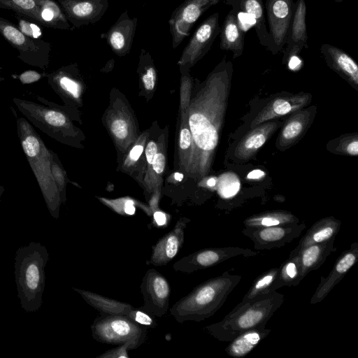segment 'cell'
Returning <instances> with one entry per match:
<instances>
[{"label": "cell", "instance_id": "1", "mask_svg": "<svg viewBox=\"0 0 358 358\" xmlns=\"http://www.w3.org/2000/svg\"><path fill=\"white\" fill-rule=\"evenodd\" d=\"M232 64L224 59L210 74L205 87L189 118L192 138L199 152L201 173L210 166L216 149L227 106Z\"/></svg>", "mask_w": 358, "mask_h": 358}, {"label": "cell", "instance_id": "2", "mask_svg": "<svg viewBox=\"0 0 358 358\" xmlns=\"http://www.w3.org/2000/svg\"><path fill=\"white\" fill-rule=\"evenodd\" d=\"M241 278V275L225 271L207 280L176 302L170 308L171 315L179 323L208 319L224 305Z\"/></svg>", "mask_w": 358, "mask_h": 358}, {"label": "cell", "instance_id": "3", "mask_svg": "<svg viewBox=\"0 0 358 358\" xmlns=\"http://www.w3.org/2000/svg\"><path fill=\"white\" fill-rule=\"evenodd\" d=\"M284 302V295L274 291L237 304L220 322L204 327L211 336L230 342L240 334L252 329H264L266 323Z\"/></svg>", "mask_w": 358, "mask_h": 358}, {"label": "cell", "instance_id": "4", "mask_svg": "<svg viewBox=\"0 0 358 358\" xmlns=\"http://www.w3.org/2000/svg\"><path fill=\"white\" fill-rule=\"evenodd\" d=\"M49 259L47 248L31 241L20 247L15 255V281L21 307L27 313L38 310L43 303L45 266Z\"/></svg>", "mask_w": 358, "mask_h": 358}, {"label": "cell", "instance_id": "5", "mask_svg": "<svg viewBox=\"0 0 358 358\" xmlns=\"http://www.w3.org/2000/svg\"><path fill=\"white\" fill-rule=\"evenodd\" d=\"M16 126L22 149L37 180L47 208L52 217L57 219L62 201L51 173L50 150L25 117H17Z\"/></svg>", "mask_w": 358, "mask_h": 358}, {"label": "cell", "instance_id": "6", "mask_svg": "<svg viewBox=\"0 0 358 358\" xmlns=\"http://www.w3.org/2000/svg\"><path fill=\"white\" fill-rule=\"evenodd\" d=\"M90 327L92 337L97 342L118 345L130 343L136 349L145 342L148 329L122 315L100 314Z\"/></svg>", "mask_w": 358, "mask_h": 358}, {"label": "cell", "instance_id": "7", "mask_svg": "<svg viewBox=\"0 0 358 358\" xmlns=\"http://www.w3.org/2000/svg\"><path fill=\"white\" fill-rule=\"evenodd\" d=\"M0 34L18 51L17 57L24 63L42 70L48 69L52 49L49 42L25 35L17 25L1 16Z\"/></svg>", "mask_w": 358, "mask_h": 358}, {"label": "cell", "instance_id": "8", "mask_svg": "<svg viewBox=\"0 0 358 358\" xmlns=\"http://www.w3.org/2000/svg\"><path fill=\"white\" fill-rule=\"evenodd\" d=\"M258 253L250 249L237 246L208 248L182 257L173 264V268L176 271L192 273L210 268L231 258L238 256L251 257Z\"/></svg>", "mask_w": 358, "mask_h": 358}, {"label": "cell", "instance_id": "9", "mask_svg": "<svg viewBox=\"0 0 358 358\" xmlns=\"http://www.w3.org/2000/svg\"><path fill=\"white\" fill-rule=\"evenodd\" d=\"M222 0H185L169 20L172 47L176 48L189 35L195 22L210 7Z\"/></svg>", "mask_w": 358, "mask_h": 358}, {"label": "cell", "instance_id": "10", "mask_svg": "<svg viewBox=\"0 0 358 358\" xmlns=\"http://www.w3.org/2000/svg\"><path fill=\"white\" fill-rule=\"evenodd\" d=\"M144 304L140 308L161 317L169 308L171 286L167 279L155 268L148 269L141 284Z\"/></svg>", "mask_w": 358, "mask_h": 358}, {"label": "cell", "instance_id": "11", "mask_svg": "<svg viewBox=\"0 0 358 358\" xmlns=\"http://www.w3.org/2000/svg\"><path fill=\"white\" fill-rule=\"evenodd\" d=\"M306 228L304 222H299L262 228L245 227L242 234L253 242L255 250H271L292 242Z\"/></svg>", "mask_w": 358, "mask_h": 358}, {"label": "cell", "instance_id": "12", "mask_svg": "<svg viewBox=\"0 0 358 358\" xmlns=\"http://www.w3.org/2000/svg\"><path fill=\"white\" fill-rule=\"evenodd\" d=\"M220 29V14L215 13L196 29L185 47L178 63L190 66L201 59L211 48Z\"/></svg>", "mask_w": 358, "mask_h": 358}, {"label": "cell", "instance_id": "13", "mask_svg": "<svg viewBox=\"0 0 358 358\" xmlns=\"http://www.w3.org/2000/svg\"><path fill=\"white\" fill-rule=\"evenodd\" d=\"M293 0H266L265 8L275 55L286 43L289 27L294 15Z\"/></svg>", "mask_w": 358, "mask_h": 358}, {"label": "cell", "instance_id": "14", "mask_svg": "<svg viewBox=\"0 0 358 358\" xmlns=\"http://www.w3.org/2000/svg\"><path fill=\"white\" fill-rule=\"evenodd\" d=\"M69 22L80 28L97 22L109 6V0H57Z\"/></svg>", "mask_w": 358, "mask_h": 358}, {"label": "cell", "instance_id": "15", "mask_svg": "<svg viewBox=\"0 0 358 358\" xmlns=\"http://www.w3.org/2000/svg\"><path fill=\"white\" fill-rule=\"evenodd\" d=\"M190 220L182 217L178 220L173 228L161 237L152 246V254L148 264L155 266L168 264L182 248L185 230Z\"/></svg>", "mask_w": 358, "mask_h": 358}, {"label": "cell", "instance_id": "16", "mask_svg": "<svg viewBox=\"0 0 358 358\" xmlns=\"http://www.w3.org/2000/svg\"><path fill=\"white\" fill-rule=\"evenodd\" d=\"M357 259L358 243L355 242L339 256L329 275L326 278L321 276L320 282L311 297L310 304L321 302L352 268Z\"/></svg>", "mask_w": 358, "mask_h": 358}, {"label": "cell", "instance_id": "17", "mask_svg": "<svg viewBox=\"0 0 358 358\" xmlns=\"http://www.w3.org/2000/svg\"><path fill=\"white\" fill-rule=\"evenodd\" d=\"M137 24L138 18H131L126 10L108 31L102 35L115 54L124 56L129 53L132 47Z\"/></svg>", "mask_w": 358, "mask_h": 358}, {"label": "cell", "instance_id": "18", "mask_svg": "<svg viewBox=\"0 0 358 358\" xmlns=\"http://www.w3.org/2000/svg\"><path fill=\"white\" fill-rule=\"evenodd\" d=\"M306 13L305 1L298 0L295 3L294 15L287 33L283 62H287L299 55L303 48H308Z\"/></svg>", "mask_w": 358, "mask_h": 358}, {"label": "cell", "instance_id": "19", "mask_svg": "<svg viewBox=\"0 0 358 358\" xmlns=\"http://www.w3.org/2000/svg\"><path fill=\"white\" fill-rule=\"evenodd\" d=\"M236 13L247 15L257 33L260 44L273 52V44L266 26L263 0H223Z\"/></svg>", "mask_w": 358, "mask_h": 358}, {"label": "cell", "instance_id": "20", "mask_svg": "<svg viewBox=\"0 0 358 358\" xmlns=\"http://www.w3.org/2000/svg\"><path fill=\"white\" fill-rule=\"evenodd\" d=\"M311 99V95L307 93L274 99L255 117L251 123V127L253 128L268 120L296 112L308 105Z\"/></svg>", "mask_w": 358, "mask_h": 358}, {"label": "cell", "instance_id": "21", "mask_svg": "<svg viewBox=\"0 0 358 358\" xmlns=\"http://www.w3.org/2000/svg\"><path fill=\"white\" fill-rule=\"evenodd\" d=\"M320 50L328 66L357 90L358 65L353 58L331 44L324 43Z\"/></svg>", "mask_w": 358, "mask_h": 358}, {"label": "cell", "instance_id": "22", "mask_svg": "<svg viewBox=\"0 0 358 358\" xmlns=\"http://www.w3.org/2000/svg\"><path fill=\"white\" fill-rule=\"evenodd\" d=\"M281 123L279 121L265 122L255 127L238 143L234 156L241 161H248L275 133Z\"/></svg>", "mask_w": 358, "mask_h": 358}, {"label": "cell", "instance_id": "23", "mask_svg": "<svg viewBox=\"0 0 358 358\" xmlns=\"http://www.w3.org/2000/svg\"><path fill=\"white\" fill-rule=\"evenodd\" d=\"M315 111V106L300 109L286 121L277 139L278 149H287L302 138L313 121Z\"/></svg>", "mask_w": 358, "mask_h": 358}, {"label": "cell", "instance_id": "24", "mask_svg": "<svg viewBox=\"0 0 358 358\" xmlns=\"http://www.w3.org/2000/svg\"><path fill=\"white\" fill-rule=\"evenodd\" d=\"M219 34L220 47L222 50L231 51L234 58L242 55L245 34L238 15L233 9L227 15Z\"/></svg>", "mask_w": 358, "mask_h": 358}, {"label": "cell", "instance_id": "25", "mask_svg": "<svg viewBox=\"0 0 358 358\" xmlns=\"http://www.w3.org/2000/svg\"><path fill=\"white\" fill-rule=\"evenodd\" d=\"M335 238L308 245L296 253L298 256L301 280L310 272L318 269L324 263L329 255L336 250V248L334 245Z\"/></svg>", "mask_w": 358, "mask_h": 358}, {"label": "cell", "instance_id": "26", "mask_svg": "<svg viewBox=\"0 0 358 358\" xmlns=\"http://www.w3.org/2000/svg\"><path fill=\"white\" fill-rule=\"evenodd\" d=\"M341 227V222L333 216L319 220L307 230L290 254H296L305 247L324 243L336 238Z\"/></svg>", "mask_w": 358, "mask_h": 358}, {"label": "cell", "instance_id": "27", "mask_svg": "<svg viewBox=\"0 0 358 358\" xmlns=\"http://www.w3.org/2000/svg\"><path fill=\"white\" fill-rule=\"evenodd\" d=\"M74 65L64 66L55 71L45 73V78L50 86L62 97L67 96L78 99L81 92V85L74 78Z\"/></svg>", "mask_w": 358, "mask_h": 358}, {"label": "cell", "instance_id": "28", "mask_svg": "<svg viewBox=\"0 0 358 358\" xmlns=\"http://www.w3.org/2000/svg\"><path fill=\"white\" fill-rule=\"evenodd\" d=\"M73 289L82 296L87 304L98 310L101 315H127L134 308L128 303L117 301L94 292L75 287Z\"/></svg>", "mask_w": 358, "mask_h": 358}, {"label": "cell", "instance_id": "29", "mask_svg": "<svg viewBox=\"0 0 358 358\" xmlns=\"http://www.w3.org/2000/svg\"><path fill=\"white\" fill-rule=\"evenodd\" d=\"M271 331V329L265 328L245 331L230 341L224 350L231 357H244L253 350Z\"/></svg>", "mask_w": 358, "mask_h": 358}, {"label": "cell", "instance_id": "30", "mask_svg": "<svg viewBox=\"0 0 358 358\" xmlns=\"http://www.w3.org/2000/svg\"><path fill=\"white\" fill-rule=\"evenodd\" d=\"M38 24L53 29H71L60 5L55 0H38Z\"/></svg>", "mask_w": 358, "mask_h": 358}, {"label": "cell", "instance_id": "31", "mask_svg": "<svg viewBox=\"0 0 358 358\" xmlns=\"http://www.w3.org/2000/svg\"><path fill=\"white\" fill-rule=\"evenodd\" d=\"M299 222V218L292 213L278 210L253 215L246 218L243 224L245 227L262 228Z\"/></svg>", "mask_w": 358, "mask_h": 358}, {"label": "cell", "instance_id": "32", "mask_svg": "<svg viewBox=\"0 0 358 358\" xmlns=\"http://www.w3.org/2000/svg\"><path fill=\"white\" fill-rule=\"evenodd\" d=\"M301 281L298 256L296 254H289L288 258L279 266L278 274L271 292L285 286H297Z\"/></svg>", "mask_w": 358, "mask_h": 358}, {"label": "cell", "instance_id": "33", "mask_svg": "<svg viewBox=\"0 0 358 358\" xmlns=\"http://www.w3.org/2000/svg\"><path fill=\"white\" fill-rule=\"evenodd\" d=\"M278 271L279 267H274L259 275L238 304H243L259 295L273 292L271 287L276 280Z\"/></svg>", "mask_w": 358, "mask_h": 358}, {"label": "cell", "instance_id": "34", "mask_svg": "<svg viewBox=\"0 0 358 358\" xmlns=\"http://www.w3.org/2000/svg\"><path fill=\"white\" fill-rule=\"evenodd\" d=\"M38 0H0V8L12 10L38 24Z\"/></svg>", "mask_w": 358, "mask_h": 358}, {"label": "cell", "instance_id": "35", "mask_svg": "<svg viewBox=\"0 0 358 358\" xmlns=\"http://www.w3.org/2000/svg\"><path fill=\"white\" fill-rule=\"evenodd\" d=\"M50 169L52 178L59 192L62 202L65 201L64 198V184L65 173L59 163L57 155L50 150Z\"/></svg>", "mask_w": 358, "mask_h": 358}, {"label": "cell", "instance_id": "36", "mask_svg": "<svg viewBox=\"0 0 358 358\" xmlns=\"http://www.w3.org/2000/svg\"><path fill=\"white\" fill-rule=\"evenodd\" d=\"M240 180L234 173H227L220 178L219 184L220 194L224 197H229L238 192L240 188Z\"/></svg>", "mask_w": 358, "mask_h": 358}, {"label": "cell", "instance_id": "37", "mask_svg": "<svg viewBox=\"0 0 358 358\" xmlns=\"http://www.w3.org/2000/svg\"><path fill=\"white\" fill-rule=\"evenodd\" d=\"M127 316L135 322L148 328H155L157 325L154 315L141 310V308L136 309L134 308L127 315Z\"/></svg>", "mask_w": 358, "mask_h": 358}, {"label": "cell", "instance_id": "38", "mask_svg": "<svg viewBox=\"0 0 358 358\" xmlns=\"http://www.w3.org/2000/svg\"><path fill=\"white\" fill-rule=\"evenodd\" d=\"M337 149L346 155L357 156L358 155V137L357 134H351L342 138L338 142Z\"/></svg>", "mask_w": 358, "mask_h": 358}, {"label": "cell", "instance_id": "39", "mask_svg": "<svg viewBox=\"0 0 358 358\" xmlns=\"http://www.w3.org/2000/svg\"><path fill=\"white\" fill-rule=\"evenodd\" d=\"M136 349L135 346L130 343H126L119 345L115 348L110 349L101 355H99V358H128L129 355L127 351L129 350Z\"/></svg>", "mask_w": 358, "mask_h": 358}, {"label": "cell", "instance_id": "40", "mask_svg": "<svg viewBox=\"0 0 358 358\" xmlns=\"http://www.w3.org/2000/svg\"><path fill=\"white\" fill-rule=\"evenodd\" d=\"M17 17L19 20L18 27L25 35L31 38H40L41 32L36 24L28 22L23 19H20L19 16Z\"/></svg>", "mask_w": 358, "mask_h": 358}, {"label": "cell", "instance_id": "41", "mask_svg": "<svg viewBox=\"0 0 358 358\" xmlns=\"http://www.w3.org/2000/svg\"><path fill=\"white\" fill-rule=\"evenodd\" d=\"M45 72L39 73L34 70H27L17 75V78L23 85L31 84L40 80L45 77Z\"/></svg>", "mask_w": 358, "mask_h": 358}, {"label": "cell", "instance_id": "42", "mask_svg": "<svg viewBox=\"0 0 358 358\" xmlns=\"http://www.w3.org/2000/svg\"><path fill=\"white\" fill-rule=\"evenodd\" d=\"M113 133L119 138H124L128 134V126L124 120H116L111 125Z\"/></svg>", "mask_w": 358, "mask_h": 358}, {"label": "cell", "instance_id": "43", "mask_svg": "<svg viewBox=\"0 0 358 358\" xmlns=\"http://www.w3.org/2000/svg\"><path fill=\"white\" fill-rule=\"evenodd\" d=\"M192 134L189 129L185 128L181 130L180 134V147L181 149L189 148L192 143Z\"/></svg>", "mask_w": 358, "mask_h": 358}, {"label": "cell", "instance_id": "44", "mask_svg": "<svg viewBox=\"0 0 358 358\" xmlns=\"http://www.w3.org/2000/svg\"><path fill=\"white\" fill-rule=\"evenodd\" d=\"M152 164L157 173L163 172L165 166V157L163 154L157 153Z\"/></svg>", "mask_w": 358, "mask_h": 358}, {"label": "cell", "instance_id": "45", "mask_svg": "<svg viewBox=\"0 0 358 358\" xmlns=\"http://www.w3.org/2000/svg\"><path fill=\"white\" fill-rule=\"evenodd\" d=\"M153 222L157 227H164L168 224L166 215L160 210L155 211L153 214Z\"/></svg>", "mask_w": 358, "mask_h": 358}, {"label": "cell", "instance_id": "46", "mask_svg": "<svg viewBox=\"0 0 358 358\" xmlns=\"http://www.w3.org/2000/svg\"><path fill=\"white\" fill-rule=\"evenodd\" d=\"M157 145L154 142L151 141L148 144L145 150V155L147 161L149 164H152L154 158L157 153Z\"/></svg>", "mask_w": 358, "mask_h": 358}, {"label": "cell", "instance_id": "47", "mask_svg": "<svg viewBox=\"0 0 358 358\" xmlns=\"http://www.w3.org/2000/svg\"><path fill=\"white\" fill-rule=\"evenodd\" d=\"M122 211L126 215H134L136 212V208L134 206V201L131 199L127 200L124 204Z\"/></svg>", "mask_w": 358, "mask_h": 358}, {"label": "cell", "instance_id": "48", "mask_svg": "<svg viewBox=\"0 0 358 358\" xmlns=\"http://www.w3.org/2000/svg\"><path fill=\"white\" fill-rule=\"evenodd\" d=\"M143 148L141 145H136L130 152V157L133 160H137L142 154Z\"/></svg>", "mask_w": 358, "mask_h": 358}, {"label": "cell", "instance_id": "49", "mask_svg": "<svg viewBox=\"0 0 358 358\" xmlns=\"http://www.w3.org/2000/svg\"><path fill=\"white\" fill-rule=\"evenodd\" d=\"M264 175H265V173L264 171H262V170H259V169H256V170H254V171L250 172L248 174L247 178L248 179H259V178L263 177Z\"/></svg>", "mask_w": 358, "mask_h": 358}, {"label": "cell", "instance_id": "50", "mask_svg": "<svg viewBox=\"0 0 358 358\" xmlns=\"http://www.w3.org/2000/svg\"><path fill=\"white\" fill-rule=\"evenodd\" d=\"M217 181H216V179L214 178H210L208 181H207V185L210 187H213L214 185H215Z\"/></svg>", "mask_w": 358, "mask_h": 358}, {"label": "cell", "instance_id": "51", "mask_svg": "<svg viewBox=\"0 0 358 358\" xmlns=\"http://www.w3.org/2000/svg\"><path fill=\"white\" fill-rule=\"evenodd\" d=\"M174 178L178 181H181L183 179V174L180 173H176L174 174Z\"/></svg>", "mask_w": 358, "mask_h": 358}, {"label": "cell", "instance_id": "52", "mask_svg": "<svg viewBox=\"0 0 358 358\" xmlns=\"http://www.w3.org/2000/svg\"><path fill=\"white\" fill-rule=\"evenodd\" d=\"M5 191V187L3 185H0V203L1 201V196Z\"/></svg>", "mask_w": 358, "mask_h": 358}, {"label": "cell", "instance_id": "53", "mask_svg": "<svg viewBox=\"0 0 358 358\" xmlns=\"http://www.w3.org/2000/svg\"><path fill=\"white\" fill-rule=\"evenodd\" d=\"M5 80V78L0 75V82H2V81H4Z\"/></svg>", "mask_w": 358, "mask_h": 358}, {"label": "cell", "instance_id": "54", "mask_svg": "<svg viewBox=\"0 0 358 358\" xmlns=\"http://www.w3.org/2000/svg\"><path fill=\"white\" fill-rule=\"evenodd\" d=\"M334 1L337 3H341V2L343 1L344 0H334Z\"/></svg>", "mask_w": 358, "mask_h": 358}]
</instances>
